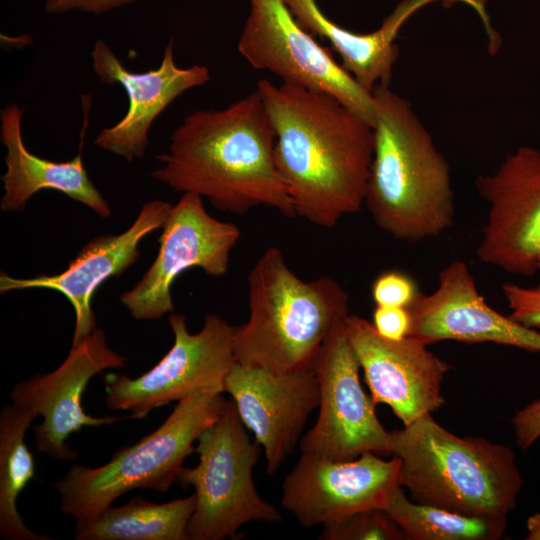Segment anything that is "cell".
<instances>
[{"instance_id": "obj_18", "label": "cell", "mask_w": 540, "mask_h": 540, "mask_svg": "<svg viewBox=\"0 0 540 540\" xmlns=\"http://www.w3.org/2000/svg\"><path fill=\"white\" fill-rule=\"evenodd\" d=\"M224 387L263 448L266 471L273 475L294 451L308 416L318 407L314 370L280 374L235 362Z\"/></svg>"}, {"instance_id": "obj_11", "label": "cell", "mask_w": 540, "mask_h": 540, "mask_svg": "<svg viewBox=\"0 0 540 540\" xmlns=\"http://www.w3.org/2000/svg\"><path fill=\"white\" fill-rule=\"evenodd\" d=\"M161 229L153 263L120 297L135 320H158L173 313L172 286L191 268H200L213 277L225 275L231 251L241 235L235 224L210 215L203 198L192 193H183L171 206Z\"/></svg>"}, {"instance_id": "obj_13", "label": "cell", "mask_w": 540, "mask_h": 540, "mask_svg": "<svg viewBox=\"0 0 540 540\" xmlns=\"http://www.w3.org/2000/svg\"><path fill=\"white\" fill-rule=\"evenodd\" d=\"M128 359L111 349L105 332L96 329L84 340L72 345L62 364L46 374H35L17 383L9 397L13 404L42 417L33 429L36 448L48 456L70 461L77 458L66 440L83 427L111 425L115 416L95 417L82 406V395L89 381L106 369L127 365Z\"/></svg>"}, {"instance_id": "obj_12", "label": "cell", "mask_w": 540, "mask_h": 540, "mask_svg": "<svg viewBox=\"0 0 540 540\" xmlns=\"http://www.w3.org/2000/svg\"><path fill=\"white\" fill-rule=\"evenodd\" d=\"M401 461L366 452L347 461L302 454L282 484V506L304 528L339 524L354 514L385 509L400 485Z\"/></svg>"}, {"instance_id": "obj_30", "label": "cell", "mask_w": 540, "mask_h": 540, "mask_svg": "<svg viewBox=\"0 0 540 540\" xmlns=\"http://www.w3.org/2000/svg\"><path fill=\"white\" fill-rule=\"evenodd\" d=\"M135 2L136 0H45V10L48 14L80 11L102 15Z\"/></svg>"}, {"instance_id": "obj_31", "label": "cell", "mask_w": 540, "mask_h": 540, "mask_svg": "<svg viewBox=\"0 0 540 540\" xmlns=\"http://www.w3.org/2000/svg\"><path fill=\"white\" fill-rule=\"evenodd\" d=\"M527 540H540V512L530 515L526 521Z\"/></svg>"}, {"instance_id": "obj_7", "label": "cell", "mask_w": 540, "mask_h": 540, "mask_svg": "<svg viewBox=\"0 0 540 540\" xmlns=\"http://www.w3.org/2000/svg\"><path fill=\"white\" fill-rule=\"evenodd\" d=\"M245 428L234 401L229 400L222 415L198 437L199 462L193 468L184 467L177 480L195 490L188 540H223L235 536L248 522L282 520L256 489L253 468L261 446Z\"/></svg>"}, {"instance_id": "obj_21", "label": "cell", "mask_w": 540, "mask_h": 540, "mask_svg": "<svg viewBox=\"0 0 540 540\" xmlns=\"http://www.w3.org/2000/svg\"><path fill=\"white\" fill-rule=\"evenodd\" d=\"M283 1L299 25L312 35L325 38L340 56L342 66L371 93L378 84L390 85L399 56L395 39L403 24L426 4L439 0H403L377 30L365 34L330 20L315 0Z\"/></svg>"}, {"instance_id": "obj_23", "label": "cell", "mask_w": 540, "mask_h": 540, "mask_svg": "<svg viewBox=\"0 0 540 540\" xmlns=\"http://www.w3.org/2000/svg\"><path fill=\"white\" fill-rule=\"evenodd\" d=\"M35 418L33 412L13 403L6 404L0 412V537L4 539H51L30 530L16 505L36 473L33 455L24 440Z\"/></svg>"}, {"instance_id": "obj_9", "label": "cell", "mask_w": 540, "mask_h": 540, "mask_svg": "<svg viewBox=\"0 0 540 540\" xmlns=\"http://www.w3.org/2000/svg\"><path fill=\"white\" fill-rule=\"evenodd\" d=\"M250 11L237 48L257 70L283 82L336 97L372 126V94L296 21L283 0H249Z\"/></svg>"}, {"instance_id": "obj_4", "label": "cell", "mask_w": 540, "mask_h": 540, "mask_svg": "<svg viewBox=\"0 0 540 540\" xmlns=\"http://www.w3.org/2000/svg\"><path fill=\"white\" fill-rule=\"evenodd\" d=\"M247 281L249 317L235 326L236 362L280 374L312 368L328 334L350 314L347 291L327 276L302 280L275 246Z\"/></svg>"}, {"instance_id": "obj_8", "label": "cell", "mask_w": 540, "mask_h": 540, "mask_svg": "<svg viewBox=\"0 0 540 540\" xmlns=\"http://www.w3.org/2000/svg\"><path fill=\"white\" fill-rule=\"evenodd\" d=\"M169 325L173 345L150 370L136 378L117 373L104 376L108 409L143 419L153 409L196 392H225L226 377L236 362L235 326L212 313L206 314L197 333L188 330L183 314L171 313Z\"/></svg>"}, {"instance_id": "obj_27", "label": "cell", "mask_w": 540, "mask_h": 540, "mask_svg": "<svg viewBox=\"0 0 540 540\" xmlns=\"http://www.w3.org/2000/svg\"><path fill=\"white\" fill-rule=\"evenodd\" d=\"M503 295L511 310L510 317L530 328H540V283L523 287L508 282L502 285Z\"/></svg>"}, {"instance_id": "obj_1", "label": "cell", "mask_w": 540, "mask_h": 540, "mask_svg": "<svg viewBox=\"0 0 540 540\" xmlns=\"http://www.w3.org/2000/svg\"><path fill=\"white\" fill-rule=\"evenodd\" d=\"M273 125L275 160L296 217L333 228L364 206L373 126L336 97L268 79L257 83Z\"/></svg>"}, {"instance_id": "obj_19", "label": "cell", "mask_w": 540, "mask_h": 540, "mask_svg": "<svg viewBox=\"0 0 540 540\" xmlns=\"http://www.w3.org/2000/svg\"><path fill=\"white\" fill-rule=\"evenodd\" d=\"M171 206L169 202L158 199L145 203L129 228L117 235L93 238L60 273L17 278L1 272V294L26 289H50L61 293L74 309L72 345L78 344L97 327L92 309L96 290L138 260L140 242L163 226Z\"/></svg>"}, {"instance_id": "obj_16", "label": "cell", "mask_w": 540, "mask_h": 540, "mask_svg": "<svg viewBox=\"0 0 540 540\" xmlns=\"http://www.w3.org/2000/svg\"><path fill=\"white\" fill-rule=\"evenodd\" d=\"M90 55L97 78L108 85H121L128 96L125 115L116 124L102 129L94 145L129 163L145 155L149 131L158 116L180 95L210 80L206 66L176 65L173 38L165 46L160 65L145 72L126 68L102 39L96 40Z\"/></svg>"}, {"instance_id": "obj_25", "label": "cell", "mask_w": 540, "mask_h": 540, "mask_svg": "<svg viewBox=\"0 0 540 540\" xmlns=\"http://www.w3.org/2000/svg\"><path fill=\"white\" fill-rule=\"evenodd\" d=\"M322 540H402L405 534L390 515L380 508L354 514L347 520L324 526Z\"/></svg>"}, {"instance_id": "obj_2", "label": "cell", "mask_w": 540, "mask_h": 540, "mask_svg": "<svg viewBox=\"0 0 540 540\" xmlns=\"http://www.w3.org/2000/svg\"><path fill=\"white\" fill-rule=\"evenodd\" d=\"M275 131L256 89L222 109L196 110L173 131L150 175L175 192L244 215L265 206L296 214L275 160Z\"/></svg>"}, {"instance_id": "obj_24", "label": "cell", "mask_w": 540, "mask_h": 540, "mask_svg": "<svg viewBox=\"0 0 540 540\" xmlns=\"http://www.w3.org/2000/svg\"><path fill=\"white\" fill-rule=\"evenodd\" d=\"M409 540H498L505 519L467 516L409 499L400 487L384 509Z\"/></svg>"}, {"instance_id": "obj_10", "label": "cell", "mask_w": 540, "mask_h": 540, "mask_svg": "<svg viewBox=\"0 0 540 540\" xmlns=\"http://www.w3.org/2000/svg\"><path fill=\"white\" fill-rule=\"evenodd\" d=\"M343 320L328 334L312 364L319 384V414L299 441L301 453L334 461L366 452L391 453L390 432L361 385V368Z\"/></svg>"}, {"instance_id": "obj_32", "label": "cell", "mask_w": 540, "mask_h": 540, "mask_svg": "<svg viewBox=\"0 0 540 540\" xmlns=\"http://www.w3.org/2000/svg\"><path fill=\"white\" fill-rule=\"evenodd\" d=\"M445 1H450V2H454V1H459V2H465L469 5H471L472 7H474L476 10H478L480 12V14H482L483 12V6L482 4L480 3L479 0H445Z\"/></svg>"}, {"instance_id": "obj_6", "label": "cell", "mask_w": 540, "mask_h": 540, "mask_svg": "<svg viewBox=\"0 0 540 540\" xmlns=\"http://www.w3.org/2000/svg\"><path fill=\"white\" fill-rule=\"evenodd\" d=\"M228 401L218 391L193 393L179 400L157 429L115 451L107 463L73 465L53 484L62 513L81 520L135 489L167 492L178 480L185 459L195 452L194 442L222 415Z\"/></svg>"}, {"instance_id": "obj_22", "label": "cell", "mask_w": 540, "mask_h": 540, "mask_svg": "<svg viewBox=\"0 0 540 540\" xmlns=\"http://www.w3.org/2000/svg\"><path fill=\"white\" fill-rule=\"evenodd\" d=\"M192 494L165 503L141 497L77 520L76 540H188L187 527L195 510Z\"/></svg>"}, {"instance_id": "obj_17", "label": "cell", "mask_w": 540, "mask_h": 540, "mask_svg": "<svg viewBox=\"0 0 540 540\" xmlns=\"http://www.w3.org/2000/svg\"><path fill=\"white\" fill-rule=\"evenodd\" d=\"M408 310L409 335L428 346L453 340L540 352V332L489 306L462 260H454L443 268L437 288L430 294L420 292Z\"/></svg>"}, {"instance_id": "obj_15", "label": "cell", "mask_w": 540, "mask_h": 540, "mask_svg": "<svg viewBox=\"0 0 540 540\" xmlns=\"http://www.w3.org/2000/svg\"><path fill=\"white\" fill-rule=\"evenodd\" d=\"M343 324L372 400L388 405L403 426L445 403L442 383L451 366L428 345L410 335L386 339L372 322L354 314Z\"/></svg>"}, {"instance_id": "obj_3", "label": "cell", "mask_w": 540, "mask_h": 540, "mask_svg": "<svg viewBox=\"0 0 540 540\" xmlns=\"http://www.w3.org/2000/svg\"><path fill=\"white\" fill-rule=\"evenodd\" d=\"M371 94L374 152L364 206L398 240L438 236L454 223L449 164L408 100L386 84Z\"/></svg>"}, {"instance_id": "obj_26", "label": "cell", "mask_w": 540, "mask_h": 540, "mask_svg": "<svg viewBox=\"0 0 540 540\" xmlns=\"http://www.w3.org/2000/svg\"><path fill=\"white\" fill-rule=\"evenodd\" d=\"M419 293L418 285L411 276L395 270L378 275L371 287L372 299L376 306L408 308Z\"/></svg>"}, {"instance_id": "obj_28", "label": "cell", "mask_w": 540, "mask_h": 540, "mask_svg": "<svg viewBox=\"0 0 540 540\" xmlns=\"http://www.w3.org/2000/svg\"><path fill=\"white\" fill-rule=\"evenodd\" d=\"M372 324L384 338L401 340L410 333L411 316L408 308L376 306Z\"/></svg>"}, {"instance_id": "obj_14", "label": "cell", "mask_w": 540, "mask_h": 540, "mask_svg": "<svg viewBox=\"0 0 540 540\" xmlns=\"http://www.w3.org/2000/svg\"><path fill=\"white\" fill-rule=\"evenodd\" d=\"M476 187L489 204L477 256L507 273L533 276L540 259V151L519 147Z\"/></svg>"}, {"instance_id": "obj_33", "label": "cell", "mask_w": 540, "mask_h": 540, "mask_svg": "<svg viewBox=\"0 0 540 540\" xmlns=\"http://www.w3.org/2000/svg\"><path fill=\"white\" fill-rule=\"evenodd\" d=\"M538 268H539V271H540V259H539V267Z\"/></svg>"}, {"instance_id": "obj_29", "label": "cell", "mask_w": 540, "mask_h": 540, "mask_svg": "<svg viewBox=\"0 0 540 540\" xmlns=\"http://www.w3.org/2000/svg\"><path fill=\"white\" fill-rule=\"evenodd\" d=\"M517 445L526 450L540 438V397L519 409L511 419Z\"/></svg>"}, {"instance_id": "obj_20", "label": "cell", "mask_w": 540, "mask_h": 540, "mask_svg": "<svg viewBox=\"0 0 540 540\" xmlns=\"http://www.w3.org/2000/svg\"><path fill=\"white\" fill-rule=\"evenodd\" d=\"M23 112L24 109L14 102L6 104L0 111V140L6 147V170L1 177L4 189L0 201L2 211H22L36 193L55 190L87 206L99 217L108 218L110 205L89 178L81 156L85 131L81 133L79 153L71 160L58 162L42 158L24 143Z\"/></svg>"}, {"instance_id": "obj_5", "label": "cell", "mask_w": 540, "mask_h": 540, "mask_svg": "<svg viewBox=\"0 0 540 540\" xmlns=\"http://www.w3.org/2000/svg\"><path fill=\"white\" fill-rule=\"evenodd\" d=\"M411 499L451 512L507 520L522 489L515 452L482 437H461L425 414L390 432Z\"/></svg>"}]
</instances>
